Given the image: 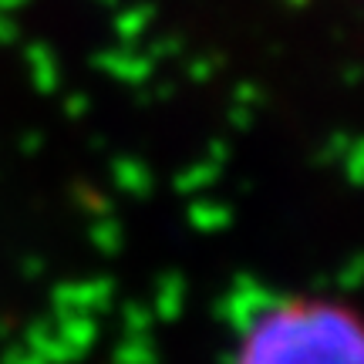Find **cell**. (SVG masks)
Returning <instances> with one entry per match:
<instances>
[{
	"instance_id": "1",
	"label": "cell",
	"mask_w": 364,
	"mask_h": 364,
	"mask_svg": "<svg viewBox=\"0 0 364 364\" xmlns=\"http://www.w3.org/2000/svg\"><path fill=\"white\" fill-rule=\"evenodd\" d=\"M230 364H364V321L344 297L287 294L250 317Z\"/></svg>"
}]
</instances>
